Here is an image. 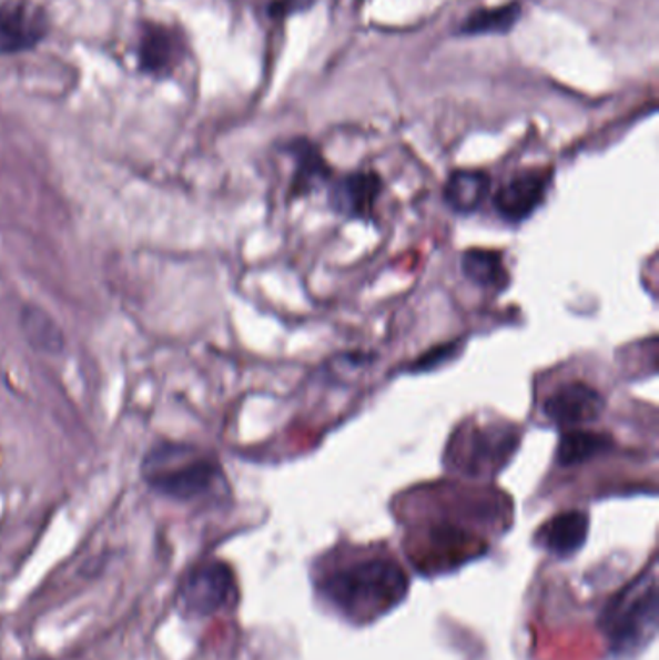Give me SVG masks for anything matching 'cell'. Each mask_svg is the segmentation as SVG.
<instances>
[{
  "instance_id": "1",
  "label": "cell",
  "mask_w": 659,
  "mask_h": 660,
  "mask_svg": "<svg viewBox=\"0 0 659 660\" xmlns=\"http://www.w3.org/2000/svg\"><path fill=\"white\" fill-rule=\"evenodd\" d=\"M408 578L387 558H372L323 579L322 593L348 618L387 612L405 599Z\"/></svg>"
},
{
  "instance_id": "2",
  "label": "cell",
  "mask_w": 659,
  "mask_h": 660,
  "mask_svg": "<svg viewBox=\"0 0 659 660\" xmlns=\"http://www.w3.org/2000/svg\"><path fill=\"white\" fill-rule=\"evenodd\" d=\"M142 475L161 497L192 502L207 497L223 483V469L213 456L184 443H158L145 454Z\"/></svg>"
},
{
  "instance_id": "3",
  "label": "cell",
  "mask_w": 659,
  "mask_h": 660,
  "mask_svg": "<svg viewBox=\"0 0 659 660\" xmlns=\"http://www.w3.org/2000/svg\"><path fill=\"white\" fill-rule=\"evenodd\" d=\"M604 628L615 653L629 654L652 641L658 628V586L653 573L642 576L609 605Z\"/></svg>"
},
{
  "instance_id": "4",
  "label": "cell",
  "mask_w": 659,
  "mask_h": 660,
  "mask_svg": "<svg viewBox=\"0 0 659 660\" xmlns=\"http://www.w3.org/2000/svg\"><path fill=\"white\" fill-rule=\"evenodd\" d=\"M236 595L231 566L210 560L186 571L174 595V609L187 620H202L233 607Z\"/></svg>"
},
{
  "instance_id": "5",
  "label": "cell",
  "mask_w": 659,
  "mask_h": 660,
  "mask_svg": "<svg viewBox=\"0 0 659 660\" xmlns=\"http://www.w3.org/2000/svg\"><path fill=\"white\" fill-rule=\"evenodd\" d=\"M186 33L163 22H145L135 41V67L153 80H169L186 62Z\"/></svg>"
},
{
  "instance_id": "6",
  "label": "cell",
  "mask_w": 659,
  "mask_h": 660,
  "mask_svg": "<svg viewBox=\"0 0 659 660\" xmlns=\"http://www.w3.org/2000/svg\"><path fill=\"white\" fill-rule=\"evenodd\" d=\"M45 10L28 0L0 2V57L36 51L49 35Z\"/></svg>"
},
{
  "instance_id": "7",
  "label": "cell",
  "mask_w": 659,
  "mask_h": 660,
  "mask_svg": "<svg viewBox=\"0 0 659 660\" xmlns=\"http://www.w3.org/2000/svg\"><path fill=\"white\" fill-rule=\"evenodd\" d=\"M606 408L604 396L594 386L572 380L559 386L544 402V414L557 425L590 424Z\"/></svg>"
},
{
  "instance_id": "8",
  "label": "cell",
  "mask_w": 659,
  "mask_h": 660,
  "mask_svg": "<svg viewBox=\"0 0 659 660\" xmlns=\"http://www.w3.org/2000/svg\"><path fill=\"white\" fill-rule=\"evenodd\" d=\"M547 186H549V176L546 172H520L495 193V209L507 223H523L544 203Z\"/></svg>"
},
{
  "instance_id": "9",
  "label": "cell",
  "mask_w": 659,
  "mask_h": 660,
  "mask_svg": "<svg viewBox=\"0 0 659 660\" xmlns=\"http://www.w3.org/2000/svg\"><path fill=\"white\" fill-rule=\"evenodd\" d=\"M382 195V179L372 171L353 172L338 179L330 190V205L345 219H369Z\"/></svg>"
},
{
  "instance_id": "10",
  "label": "cell",
  "mask_w": 659,
  "mask_h": 660,
  "mask_svg": "<svg viewBox=\"0 0 659 660\" xmlns=\"http://www.w3.org/2000/svg\"><path fill=\"white\" fill-rule=\"evenodd\" d=\"M588 529H590L588 514L570 510L549 519L539 531L538 542L555 557H570L585 545Z\"/></svg>"
},
{
  "instance_id": "11",
  "label": "cell",
  "mask_w": 659,
  "mask_h": 660,
  "mask_svg": "<svg viewBox=\"0 0 659 660\" xmlns=\"http://www.w3.org/2000/svg\"><path fill=\"white\" fill-rule=\"evenodd\" d=\"M491 180L486 172L457 171L443 187V200L455 213H474L487 200Z\"/></svg>"
},
{
  "instance_id": "12",
  "label": "cell",
  "mask_w": 659,
  "mask_h": 660,
  "mask_svg": "<svg viewBox=\"0 0 659 660\" xmlns=\"http://www.w3.org/2000/svg\"><path fill=\"white\" fill-rule=\"evenodd\" d=\"M614 448V437L598 430L572 429L562 433L557 446V461L562 468L580 466Z\"/></svg>"
},
{
  "instance_id": "13",
  "label": "cell",
  "mask_w": 659,
  "mask_h": 660,
  "mask_svg": "<svg viewBox=\"0 0 659 660\" xmlns=\"http://www.w3.org/2000/svg\"><path fill=\"white\" fill-rule=\"evenodd\" d=\"M460 267L466 278L479 288L501 292L509 286V271L505 267L501 253L491 250H468L463 255Z\"/></svg>"
},
{
  "instance_id": "14",
  "label": "cell",
  "mask_w": 659,
  "mask_h": 660,
  "mask_svg": "<svg viewBox=\"0 0 659 660\" xmlns=\"http://www.w3.org/2000/svg\"><path fill=\"white\" fill-rule=\"evenodd\" d=\"M294 159H296V171H294L293 186L291 192L294 195H310V193L327 184L331 179L330 164L325 163L322 153L312 145V143H293L291 148Z\"/></svg>"
},
{
  "instance_id": "15",
  "label": "cell",
  "mask_w": 659,
  "mask_h": 660,
  "mask_svg": "<svg viewBox=\"0 0 659 660\" xmlns=\"http://www.w3.org/2000/svg\"><path fill=\"white\" fill-rule=\"evenodd\" d=\"M517 446V435L507 429L476 430L470 446V456L466 461L479 471L481 468L501 466L505 456H509Z\"/></svg>"
},
{
  "instance_id": "16",
  "label": "cell",
  "mask_w": 659,
  "mask_h": 660,
  "mask_svg": "<svg viewBox=\"0 0 659 660\" xmlns=\"http://www.w3.org/2000/svg\"><path fill=\"white\" fill-rule=\"evenodd\" d=\"M520 7L517 2L505 7L484 8L476 10L460 23V35H491V33H507L518 22Z\"/></svg>"
},
{
  "instance_id": "17",
  "label": "cell",
  "mask_w": 659,
  "mask_h": 660,
  "mask_svg": "<svg viewBox=\"0 0 659 660\" xmlns=\"http://www.w3.org/2000/svg\"><path fill=\"white\" fill-rule=\"evenodd\" d=\"M22 328L26 338L30 341L31 348L41 349L47 354H54L64 346V336L60 333V328L39 307L30 305V307L23 309Z\"/></svg>"
},
{
  "instance_id": "18",
  "label": "cell",
  "mask_w": 659,
  "mask_h": 660,
  "mask_svg": "<svg viewBox=\"0 0 659 660\" xmlns=\"http://www.w3.org/2000/svg\"><path fill=\"white\" fill-rule=\"evenodd\" d=\"M455 344H443L442 348L432 349L427 352L426 356L419 357L414 364V372H429L437 365L445 364V359H449L455 354Z\"/></svg>"
}]
</instances>
